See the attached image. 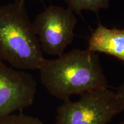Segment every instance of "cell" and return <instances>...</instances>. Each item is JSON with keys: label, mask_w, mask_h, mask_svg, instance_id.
<instances>
[{"label": "cell", "mask_w": 124, "mask_h": 124, "mask_svg": "<svg viewBox=\"0 0 124 124\" xmlns=\"http://www.w3.org/2000/svg\"><path fill=\"white\" fill-rule=\"evenodd\" d=\"M32 23L43 52L58 57L73 41L77 19L68 8L51 5Z\"/></svg>", "instance_id": "obj_4"}, {"label": "cell", "mask_w": 124, "mask_h": 124, "mask_svg": "<svg viewBox=\"0 0 124 124\" xmlns=\"http://www.w3.org/2000/svg\"><path fill=\"white\" fill-rule=\"evenodd\" d=\"M116 93L120 102L122 109L124 110V83L121 85L120 87L118 88Z\"/></svg>", "instance_id": "obj_9"}, {"label": "cell", "mask_w": 124, "mask_h": 124, "mask_svg": "<svg viewBox=\"0 0 124 124\" xmlns=\"http://www.w3.org/2000/svg\"><path fill=\"white\" fill-rule=\"evenodd\" d=\"M0 59L20 70H39L45 58L25 2L0 5Z\"/></svg>", "instance_id": "obj_2"}, {"label": "cell", "mask_w": 124, "mask_h": 124, "mask_svg": "<svg viewBox=\"0 0 124 124\" xmlns=\"http://www.w3.org/2000/svg\"><path fill=\"white\" fill-rule=\"evenodd\" d=\"M0 124H43L38 118L27 116L22 112L0 117Z\"/></svg>", "instance_id": "obj_8"}, {"label": "cell", "mask_w": 124, "mask_h": 124, "mask_svg": "<svg viewBox=\"0 0 124 124\" xmlns=\"http://www.w3.org/2000/svg\"><path fill=\"white\" fill-rule=\"evenodd\" d=\"M87 49L113 56L124 62V29H110L100 23L90 36Z\"/></svg>", "instance_id": "obj_6"}, {"label": "cell", "mask_w": 124, "mask_h": 124, "mask_svg": "<svg viewBox=\"0 0 124 124\" xmlns=\"http://www.w3.org/2000/svg\"><path fill=\"white\" fill-rule=\"evenodd\" d=\"M117 124H124V121H122V122H119V123H118Z\"/></svg>", "instance_id": "obj_11"}, {"label": "cell", "mask_w": 124, "mask_h": 124, "mask_svg": "<svg viewBox=\"0 0 124 124\" xmlns=\"http://www.w3.org/2000/svg\"><path fill=\"white\" fill-rule=\"evenodd\" d=\"M67 8L74 13L79 14L83 10L97 13L101 9H108L110 0H63Z\"/></svg>", "instance_id": "obj_7"}, {"label": "cell", "mask_w": 124, "mask_h": 124, "mask_svg": "<svg viewBox=\"0 0 124 124\" xmlns=\"http://www.w3.org/2000/svg\"><path fill=\"white\" fill-rule=\"evenodd\" d=\"M16 1H20V2H25L27 0H15ZM39 1H43V0H39Z\"/></svg>", "instance_id": "obj_10"}, {"label": "cell", "mask_w": 124, "mask_h": 124, "mask_svg": "<svg viewBox=\"0 0 124 124\" xmlns=\"http://www.w3.org/2000/svg\"><path fill=\"white\" fill-rule=\"evenodd\" d=\"M40 80L49 94L66 101L74 95L108 88V80L97 53L72 49L54 59H45Z\"/></svg>", "instance_id": "obj_1"}, {"label": "cell", "mask_w": 124, "mask_h": 124, "mask_svg": "<svg viewBox=\"0 0 124 124\" xmlns=\"http://www.w3.org/2000/svg\"><path fill=\"white\" fill-rule=\"evenodd\" d=\"M36 93L33 76L0 59V117L21 112L32 105Z\"/></svg>", "instance_id": "obj_5"}, {"label": "cell", "mask_w": 124, "mask_h": 124, "mask_svg": "<svg viewBox=\"0 0 124 124\" xmlns=\"http://www.w3.org/2000/svg\"><path fill=\"white\" fill-rule=\"evenodd\" d=\"M122 111L116 92L105 88L82 94L77 101H63L54 124H108Z\"/></svg>", "instance_id": "obj_3"}]
</instances>
